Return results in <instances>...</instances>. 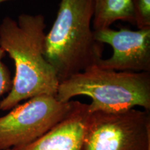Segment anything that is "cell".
Listing matches in <instances>:
<instances>
[{
    "label": "cell",
    "mask_w": 150,
    "mask_h": 150,
    "mask_svg": "<svg viewBox=\"0 0 150 150\" xmlns=\"http://www.w3.org/2000/svg\"><path fill=\"white\" fill-rule=\"evenodd\" d=\"M46 24L42 14L6 17L0 24V48L13 60L16 73L10 92L0 102V110L39 95L55 96L59 81L45 56Z\"/></svg>",
    "instance_id": "6da1fadb"
},
{
    "label": "cell",
    "mask_w": 150,
    "mask_h": 150,
    "mask_svg": "<svg viewBox=\"0 0 150 150\" xmlns=\"http://www.w3.org/2000/svg\"><path fill=\"white\" fill-rule=\"evenodd\" d=\"M93 13V0H61L45 42V56L60 83L102 59L103 44L92 29Z\"/></svg>",
    "instance_id": "7a4b0ae2"
},
{
    "label": "cell",
    "mask_w": 150,
    "mask_h": 150,
    "mask_svg": "<svg viewBox=\"0 0 150 150\" xmlns=\"http://www.w3.org/2000/svg\"><path fill=\"white\" fill-rule=\"evenodd\" d=\"M85 95L92 99L89 112H117L140 106L150 110V72L115 71L94 65L59 83L61 102Z\"/></svg>",
    "instance_id": "3957f363"
},
{
    "label": "cell",
    "mask_w": 150,
    "mask_h": 150,
    "mask_svg": "<svg viewBox=\"0 0 150 150\" xmlns=\"http://www.w3.org/2000/svg\"><path fill=\"white\" fill-rule=\"evenodd\" d=\"M82 150H150L149 111L89 112Z\"/></svg>",
    "instance_id": "277c9868"
},
{
    "label": "cell",
    "mask_w": 150,
    "mask_h": 150,
    "mask_svg": "<svg viewBox=\"0 0 150 150\" xmlns=\"http://www.w3.org/2000/svg\"><path fill=\"white\" fill-rule=\"evenodd\" d=\"M75 101L61 102L52 95H39L0 117V150L37 140L68 115Z\"/></svg>",
    "instance_id": "5b68a950"
},
{
    "label": "cell",
    "mask_w": 150,
    "mask_h": 150,
    "mask_svg": "<svg viewBox=\"0 0 150 150\" xmlns=\"http://www.w3.org/2000/svg\"><path fill=\"white\" fill-rule=\"evenodd\" d=\"M95 38L101 44L112 47V54L102 59L99 67L115 71L150 72V28L131 30L110 28L94 31Z\"/></svg>",
    "instance_id": "8992f818"
},
{
    "label": "cell",
    "mask_w": 150,
    "mask_h": 150,
    "mask_svg": "<svg viewBox=\"0 0 150 150\" xmlns=\"http://www.w3.org/2000/svg\"><path fill=\"white\" fill-rule=\"evenodd\" d=\"M88 104L75 101L63 120L34 141L7 150H82Z\"/></svg>",
    "instance_id": "52a82bcc"
},
{
    "label": "cell",
    "mask_w": 150,
    "mask_h": 150,
    "mask_svg": "<svg viewBox=\"0 0 150 150\" xmlns=\"http://www.w3.org/2000/svg\"><path fill=\"white\" fill-rule=\"evenodd\" d=\"M94 31L110 28L116 21L134 24L131 0H93Z\"/></svg>",
    "instance_id": "ba28073f"
},
{
    "label": "cell",
    "mask_w": 150,
    "mask_h": 150,
    "mask_svg": "<svg viewBox=\"0 0 150 150\" xmlns=\"http://www.w3.org/2000/svg\"><path fill=\"white\" fill-rule=\"evenodd\" d=\"M131 5L138 29L150 28V0H131Z\"/></svg>",
    "instance_id": "9c48e42d"
},
{
    "label": "cell",
    "mask_w": 150,
    "mask_h": 150,
    "mask_svg": "<svg viewBox=\"0 0 150 150\" xmlns=\"http://www.w3.org/2000/svg\"><path fill=\"white\" fill-rule=\"evenodd\" d=\"M5 54V52L0 48V96L6 93H8L13 85L10 70L3 62Z\"/></svg>",
    "instance_id": "30bf717a"
},
{
    "label": "cell",
    "mask_w": 150,
    "mask_h": 150,
    "mask_svg": "<svg viewBox=\"0 0 150 150\" xmlns=\"http://www.w3.org/2000/svg\"><path fill=\"white\" fill-rule=\"evenodd\" d=\"M10 1V0H0V4L4 2H5V1Z\"/></svg>",
    "instance_id": "8fae6325"
}]
</instances>
